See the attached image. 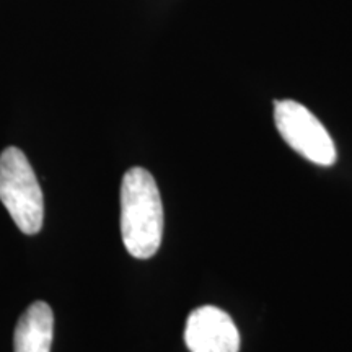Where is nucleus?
I'll return each mask as SVG.
<instances>
[{
	"instance_id": "obj_1",
	"label": "nucleus",
	"mask_w": 352,
	"mask_h": 352,
	"mask_svg": "<svg viewBox=\"0 0 352 352\" xmlns=\"http://www.w3.org/2000/svg\"><path fill=\"white\" fill-rule=\"evenodd\" d=\"M121 235L131 256L148 259L164 236V204L147 170L131 168L121 183Z\"/></svg>"
},
{
	"instance_id": "obj_2",
	"label": "nucleus",
	"mask_w": 352,
	"mask_h": 352,
	"mask_svg": "<svg viewBox=\"0 0 352 352\" xmlns=\"http://www.w3.org/2000/svg\"><path fill=\"white\" fill-rule=\"evenodd\" d=\"M0 201L16 227L36 235L43 227L44 201L36 175L20 148L8 147L0 155Z\"/></svg>"
},
{
	"instance_id": "obj_3",
	"label": "nucleus",
	"mask_w": 352,
	"mask_h": 352,
	"mask_svg": "<svg viewBox=\"0 0 352 352\" xmlns=\"http://www.w3.org/2000/svg\"><path fill=\"white\" fill-rule=\"evenodd\" d=\"M274 122L289 147L308 162L320 166L334 165L336 147L331 135L310 109L294 100L276 101Z\"/></svg>"
},
{
	"instance_id": "obj_4",
	"label": "nucleus",
	"mask_w": 352,
	"mask_h": 352,
	"mask_svg": "<svg viewBox=\"0 0 352 352\" xmlns=\"http://www.w3.org/2000/svg\"><path fill=\"white\" fill-rule=\"evenodd\" d=\"M184 342L191 352H240V333L230 315L210 305L188 316Z\"/></svg>"
},
{
	"instance_id": "obj_5",
	"label": "nucleus",
	"mask_w": 352,
	"mask_h": 352,
	"mask_svg": "<svg viewBox=\"0 0 352 352\" xmlns=\"http://www.w3.org/2000/svg\"><path fill=\"white\" fill-rule=\"evenodd\" d=\"M54 336V315L46 302H34L26 308L15 328V352H51Z\"/></svg>"
}]
</instances>
